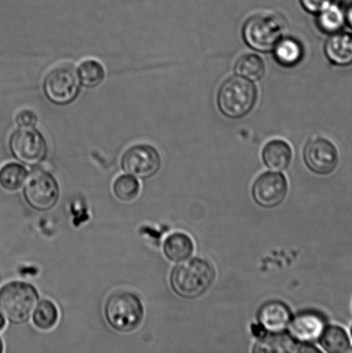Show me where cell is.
<instances>
[{
    "mask_svg": "<svg viewBox=\"0 0 352 353\" xmlns=\"http://www.w3.org/2000/svg\"><path fill=\"white\" fill-rule=\"evenodd\" d=\"M8 146L13 158L28 167L34 168L43 163L48 154L46 138L34 127L14 130Z\"/></svg>",
    "mask_w": 352,
    "mask_h": 353,
    "instance_id": "obj_7",
    "label": "cell"
},
{
    "mask_svg": "<svg viewBox=\"0 0 352 353\" xmlns=\"http://www.w3.org/2000/svg\"><path fill=\"white\" fill-rule=\"evenodd\" d=\"M161 155L156 148L147 143L134 144L127 148L121 158V168L138 179L154 178L160 172Z\"/></svg>",
    "mask_w": 352,
    "mask_h": 353,
    "instance_id": "obj_9",
    "label": "cell"
},
{
    "mask_svg": "<svg viewBox=\"0 0 352 353\" xmlns=\"http://www.w3.org/2000/svg\"><path fill=\"white\" fill-rule=\"evenodd\" d=\"M79 83L86 89H95L105 81L106 72L101 62L88 59L81 62L76 69Z\"/></svg>",
    "mask_w": 352,
    "mask_h": 353,
    "instance_id": "obj_18",
    "label": "cell"
},
{
    "mask_svg": "<svg viewBox=\"0 0 352 353\" xmlns=\"http://www.w3.org/2000/svg\"><path fill=\"white\" fill-rule=\"evenodd\" d=\"M37 289L30 283L12 281L0 288V311L9 323L25 324L39 303Z\"/></svg>",
    "mask_w": 352,
    "mask_h": 353,
    "instance_id": "obj_3",
    "label": "cell"
},
{
    "mask_svg": "<svg viewBox=\"0 0 352 353\" xmlns=\"http://www.w3.org/2000/svg\"><path fill=\"white\" fill-rule=\"evenodd\" d=\"M327 57L332 63L348 65L352 63V34L333 33L327 41L325 46Z\"/></svg>",
    "mask_w": 352,
    "mask_h": 353,
    "instance_id": "obj_15",
    "label": "cell"
},
{
    "mask_svg": "<svg viewBox=\"0 0 352 353\" xmlns=\"http://www.w3.org/2000/svg\"><path fill=\"white\" fill-rule=\"evenodd\" d=\"M319 341L323 350L329 353L349 352L351 348L347 332L336 325L327 327Z\"/></svg>",
    "mask_w": 352,
    "mask_h": 353,
    "instance_id": "obj_19",
    "label": "cell"
},
{
    "mask_svg": "<svg viewBox=\"0 0 352 353\" xmlns=\"http://www.w3.org/2000/svg\"><path fill=\"white\" fill-rule=\"evenodd\" d=\"M15 122L19 128H34L38 123V117L33 110L23 109L17 114Z\"/></svg>",
    "mask_w": 352,
    "mask_h": 353,
    "instance_id": "obj_26",
    "label": "cell"
},
{
    "mask_svg": "<svg viewBox=\"0 0 352 353\" xmlns=\"http://www.w3.org/2000/svg\"><path fill=\"white\" fill-rule=\"evenodd\" d=\"M23 196L30 209L37 212H48L60 200V185L51 172L41 168L33 169L23 183Z\"/></svg>",
    "mask_w": 352,
    "mask_h": 353,
    "instance_id": "obj_5",
    "label": "cell"
},
{
    "mask_svg": "<svg viewBox=\"0 0 352 353\" xmlns=\"http://www.w3.org/2000/svg\"><path fill=\"white\" fill-rule=\"evenodd\" d=\"M253 352L267 353H312L320 352L319 349L311 347V345L299 343L294 339L289 336V334H269L262 337L260 341L254 345Z\"/></svg>",
    "mask_w": 352,
    "mask_h": 353,
    "instance_id": "obj_14",
    "label": "cell"
},
{
    "mask_svg": "<svg viewBox=\"0 0 352 353\" xmlns=\"http://www.w3.org/2000/svg\"><path fill=\"white\" fill-rule=\"evenodd\" d=\"M351 337H352V327L351 328Z\"/></svg>",
    "mask_w": 352,
    "mask_h": 353,
    "instance_id": "obj_31",
    "label": "cell"
},
{
    "mask_svg": "<svg viewBox=\"0 0 352 353\" xmlns=\"http://www.w3.org/2000/svg\"><path fill=\"white\" fill-rule=\"evenodd\" d=\"M256 86L247 79L234 76L220 86L217 103L220 112L229 119L247 116L257 101Z\"/></svg>",
    "mask_w": 352,
    "mask_h": 353,
    "instance_id": "obj_4",
    "label": "cell"
},
{
    "mask_svg": "<svg viewBox=\"0 0 352 353\" xmlns=\"http://www.w3.org/2000/svg\"><path fill=\"white\" fill-rule=\"evenodd\" d=\"M3 351H5V344H3L2 338L0 337V353H3Z\"/></svg>",
    "mask_w": 352,
    "mask_h": 353,
    "instance_id": "obj_30",
    "label": "cell"
},
{
    "mask_svg": "<svg viewBox=\"0 0 352 353\" xmlns=\"http://www.w3.org/2000/svg\"><path fill=\"white\" fill-rule=\"evenodd\" d=\"M216 279V270L205 259L185 261L172 270L170 285L176 295L184 299H196L205 295Z\"/></svg>",
    "mask_w": 352,
    "mask_h": 353,
    "instance_id": "obj_1",
    "label": "cell"
},
{
    "mask_svg": "<svg viewBox=\"0 0 352 353\" xmlns=\"http://www.w3.org/2000/svg\"><path fill=\"white\" fill-rule=\"evenodd\" d=\"M6 326V320L5 316H3L1 311H0V332L5 330Z\"/></svg>",
    "mask_w": 352,
    "mask_h": 353,
    "instance_id": "obj_28",
    "label": "cell"
},
{
    "mask_svg": "<svg viewBox=\"0 0 352 353\" xmlns=\"http://www.w3.org/2000/svg\"><path fill=\"white\" fill-rule=\"evenodd\" d=\"M318 26L324 32L333 34L343 27L346 16L340 6L333 3L319 13Z\"/></svg>",
    "mask_w": 352,
    "mask_h": 353,
    "instance_id": "obj_25",
    "label": "cell"
},
{
    "mask_svg": "<svg viewBox=\"0 0 352 353\" xmlns=\"http://www.w3.org/2000/svg\"><path fill=\"white\" fill-rule=\"evenodd\" d=\"M292 317L291 307L278 300L264 303L257 313L258 324L268 334L285 333Z\"/></svg>",
    "mask_w": 352,
    "mask_h": 353,
    "instance_id": "obj_13",
    "label": "cell"
},
{
    "mask_svg": "<svg viewBox=\"0 0 352 353\" xmlns=\"http://www.w3.org/2000/svg\"><path fill=\"white\" fill-rule=\"evenodd\" d=\"M346 14V19H347L348 23H349L350 26L352 27V3L349 8H348Z\"/></svg>",
    "mask_w": 352,
    "mask_h": 353,
    "instance_id": "obj_29",
    "label": "cell"
},
{
    "mask_svg": "<svg viewBox=\"0 0 352 353\" xmlns=\"http://www.w3.org/2000/svg\"><path fill=\"white\" fill-rule=\"evenodd\" d=\"M274 51L276 60L286 68L295 67L303 58L302 45L294 38H281Z\"/></svg>",
    "mask_w": 352,
    "mask_h": 353,
    "instance_id": "obj_20",
    "label": "cell"
},
{
    "mask_svg": "<svg viewBox=\"0 0 352 353\" xmlns=\"http://www.w3.org/2000/svg\"><path fill=\"white\" fill-rule=\"evenodd\" d=\"M262 158L265 165L271 170L284 171L291 165L292 150L284 141H271L262 151Z\"/></svg>",
    "mask_w": 352,
    "mask_h": 353,
    "instance_id": "obj_16",
    "label": "cell"
},
{
    "mask_svg": "<svg viewBox=\"0 0 352 353\" xmlns=\"http://www.w3.org/2000/svg\"><path fill=\"white\" fill-rule=\"evenodd\" d=\"M327 327V320L320 311H301L292 317L288 327L289 336L299 343L311 345L322 337Z\"/></svg>",
    "mask_w": 352,
    "mask_h": 353,
    "instance_id": "obj_12",
    "label": "cell"
},
{
    "mask_svg": "<svg viewBox=\"0 0 352 353\" xmlns=\"http://www.w3.org/2000/svg\"><path fill=\"white\" fill-rule=\"evenodd\" d=\"M29 172L22 164L10 162L0 168V187L13 192L22 188Z\"/></svg>",
    "mask_w": 352,
    "mask_h": 353,
    "instance_id": "obj_21",
    "label": "cell"
},
{
    "mask_svg": "<svg viewBox=\"0 0 352 353\" xmlns=\"http://www.w3.org/2000/svg\"><path fill=\"white\" fill-rule=\"evenodd\" d=\"M43 92L48 101L54 105H71L81 92L75 69L69 65H60L52 69L43 79Z\"/></svg>",
    "mask_w": 352,
    "mask_h": 353,
    "instance_id": "obj_6",
    "label": "cell"
},
{
    "mask_svg": "<svg viewBox=\"0 0 352 353\" xmlns=\"http://www.w3.org/2000/svg\"><path fill=\"white\" fill-rule=\"evenodd\" d=\"M194 249V243L191 237L184 233H174L169 235L163 245L165 258L175 263L187 261L191 257Z\"/></svg>",
    "mask_w": 352,
    "mask_h": 353,
    "instance_id": "obj_17",
    "label": "cell"
},
{
    "mask_svg": "<svg viewBox=\"0 0 352 353\" xmlns=\"http://www.w3.org/2000/svg\"><path fill=\"white\" fill-rule=\"evenodd\" d=\"M282 26L277 17L270 14H258L249 17L242 30L245 41L251 48L261 52L274 50L281 40Z\"/></svg>",
    "mask_w": 352,
    "mask_h": 353,
    "instance_id": "obj_8",
    "label": "cell"
},
{
    "mask_svg": "<svg viewBox=\"0 0 352 353\" xmlns=\"http://www.w3.org/2000/svg\"><path fill=\"white\" fill-rule=\"evenodd\" d=\"M59 318L60 314L57 306L50 300L43 299L34 310L32 321L38 330L48 331L56 326Z\"/></svg>",
    "mask_w": 352,
    "mask_h": 353,
    "instance_id": "obj_22",
    "label": "cell"
},
{
    "mask_svg": "<svg viewBox=\"0 0 352 353\" xmlns=\"http://www.w3.org/2000/svg\"><path fill=\"white\" fill-rule=\"evenodd\" d=\"M114 195L121 202L130 203L140 195L141 183L136 176L122 174L115 179L112 186Z\"/></svg>",
    "mask_w": 352,
    "mask_h": 353,
    "instance_id": "obj_24",
    "label": "cell"
},
{
    "mask_svg": "<svg viewBox=\"0 0 352 353\" xmlns=\"http://www.w3.org/2000/svg\"><path fill=\"white\" fill-rule=\"evenodd\" d=\"M234 71L241 77L250 81H258L265 74V65L260 55L245 54L238 59Z\"/></svg>",
    "mask_w": 352,
    "mask_h": 353,
    "instance_id": "obj_23",
    "label": "cell"
},
{
    "mask_svg": "<svg viewBox=\"0 0 352 353\" xmlns=\"http://www.w3.org/2000/svg\"><path fill=\"white\" fill-rule=\"evenodd\" d=\"M307 168L317 175L332 174L339 164V153L327 138L316 137L307 143L303 150Z\"/></svg>",
    "mask_w": 352,
    "mask_h": 353,
    "instance_id": "obj_10",
    "label": "cell"
},
{
    "mask_svg": "<svg viewBox=\"0 0 352 353\" xmlns=\"http://www.w3.org/2000/svg\"><path fill=\"white\" fill-rule=\"evenodd\" d=\"M350 352H352V348H351V350L349 351Z\"/></svg>",
    "mask_w": 352,
    "mask_h": 353,
    "instance_id": "obj_32",
    "label": "cell"
},
{
    "mask_svg": "<svg viewBox=\"0 0 352 353\" xmlns=\"http://www.w3.org/2000/svg\"><path fill=\"white\" fill-rule=\"evenodd\" d=\"M103 314L114 331L130 334L143 324L145 307L143 301L136 293L118 290L110 294L103 307Z\"/></svg>",
    "mask_w": 352,
    "mask_h": 353,
    "instance_id": "obj_2",
    "label": "cell"
},
{
    "mask_svg": "<svg viewBox=\"0 0 352 353\" xmlns=\"http://www.w3.org/2000/svg\"><path fill=\"white\" fill-rule=\"evenodd\" d=\"M288 181L280 172H267L258 176L251 188L254 202L264 209L281 205L288 193Z\"/></svg>",
    "mask_w": 352,
    "mask_h": 353,
    "instance_id": "obj_11",
    "label": "cell"
},
{
    "mask_svg": "<svg viewBox=\"0 0 352 353\" xmlns=\"http://www.w3.org/2000/svg\"><path fill=\"white\" fill-rule=\"evenodd\" d=\"M335 0H300V3L307 12L319 14L322 10L332 6Z\"/></svg>",
    "mask_w": 352,
    "mask_h": 353,
    "instance_id": "obj_27",
    "label": "cell"
}]
</instances>
